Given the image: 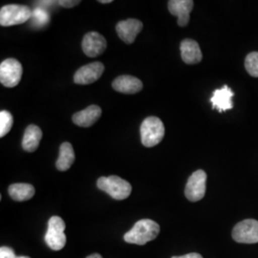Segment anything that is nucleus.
<instances>
[{"label": "nucleus", "mask_w": 258, "mask_h": 258, "mask_svg": "<svg viewBox=\"0 0 258 258\" xmlns=\"http://www.w3.org/2000/svg\"><path fill=\"white\" fill-rule=\"evenodd\" d=\"M32 19H34V24L42 26L44 24L48 23L49 21V15L47 14L46 11L42 9H37L33 11V16Z\"/></svg>", "instance_id": "4be33fe9"}, {"label": "nucleus", "mask_w": 258, "mask_h": 258, "mask_svg": "<svg viewBox=\"0 0 258 258\" xmlns=\"http://www.w3.org/2000/svg\"><path fill=\"white\" fill-rule=\"evenodd\" d=\"M182 59L186 64H196L202 60V52L199 44L194 39H184L181 43Z\"/></svg>", "instance_id": "4468645a"}, {"label": "nucleus", "mask_w": 258, "mask_h": 258, "mask_svg": "<svg viewBox=\"0 0 258 258\" xmlns=\"http://www.w3.org/2000/svg\"><path fill=\"white\" fill-rule=\"evenodd\" d=\"M32 16L33 12L25 5H5L0 10V25L3 27L19 25L32 19Z\"/></svg>", "instance_id": "20e7f679"}, {"label": "nucleus", "mask_w": 258, "mask_h": 258, "mask_svg": "<svg viewBox=\"0 0 258 258\" xmlns=\"http://www.w3.org/2000/svg\"><path fill=\"white\" fill-rule=\"evenodd\" d=\"M14 123V119L12 114L6 110L0 112V137L3 138L6 136L12 129Z\"/></svg>", "instance_id": "aec40b11"}, {"label": "nucleus", "mask_w": 258, "mask_h": 258, "mask_svg": "<svg viewBox=\"0 0 258 258\" xmlns=\"http://www.w3.org/2000/svg\"><path fill=\"white\" fill-rule=\"evenodd\" d=\"M160 233L159 224L150 219H142L127 231L123 238L126 243L136 245H146L148 242L155 239Z\"/></svg>", "instance_id": "f257e3e1"}, {"label": "nucleus", "mask_w": 258, "mask_h": 258, "mask_svg": "<svg viewBox=\"0 0 258 258\" xmlns=\"http://www.w3.org/2000/svg\"><path fill=\"white\" fill-rule=\"evenodd\" d=\"M206 182L207 174L204 170L199 169L194 172L188 178L184 188L186 199L190 202H197L203 199L206 194Z\"/></svg>", "instance_id": "6e6552de"}, {"label": "nucleus", "mask_w": 258, "mask_h": 258, "mask_svg": "<svg viewBox=\"0 0 258 258\" xmlns=\"http://www.w3.org/2000/svg\"><path fill=\"white\" fill-rule=\"evenodd\" d=\"M18 258H30L29 256H19Z\"/></svg>", "instance_id": "cd10ccee"}, {"label": "nucleus", "mask_w": 258, "mask_h": 258, "mask_svg": "<svg viewBox=\"0 0 258 258\" xmlns=\"http://www.w3.org/2000/svg\"><path fill=\"white\" fill-rule=\"evenodd\" d=\"M97 185L101 190L109 194L116 200H124L128 198L132 190V186L127 181L116 175L99 178Z\"/></svg>", "instance_id": "7ed1b4c3"}, {"label": "nucleus", "mask_w": 258, "mask_h": 258, "mask_svg": "<svg viewBox=\"0 0 258 258\" xmlns=\"http://www.w3.org/2000/svg\"><path fill=\"white\" fill-rule=\"evenodd\" d=\"M171 258H203V256L197 252H191V253H187V254L182 255V256H173Z\"/></svg>", "instance_id": "393cba45"}, {"label": "nucleus", "mask_w": 258, "mask_h": 258, "mask_svg": "<svg viewBox=\"0 0 258 258\" xmlns=\"http://www.w3.org/2000/svg\"><path fill=\"white\" fill-rule=\"evenodd\" d=\"M104 71V65L96 61L81 67L74 76V82L77 84H91L97 82Z\"/></svg>", "instance_id": "9d476101"}, {"label": "nucleus", "mask_w": 258, "mask_h": 258, "mask_svg": "<svg viewBox=\"0 0 258 258\" xmlns=\"http://www.w3.org/2000/svg\"><path fill=\"white\" fill-rule=\"evenodd\" d=\"M22 65L16 58H7L0 64V83L13 88L19 84L22 77Z\"/></svg>", "instance_id": "423d86ee"}, {"label": "nucleus", "mask_w": 258, "mask_h": 258, "mask_svg": "<svg viewBox=\"0 0 258 258\" xmlns=\"http://www.w3.org/2000/svg\"><path fill=\"white\" fill-rule=\"evenodd\" d=\"M102 109L98 105H90L86 109L76 113L73 116V122L81 127H90L100 119Z\"/></svg>", "instance_id": "2eb2a0df"}, {"label": "nucleus", "mask_w": 258, "mask_h": 258, "mask_svg": "<svg viewBox=\"0 0 258 258\" xmlns=\"http://www.w3.org/2000/svg\"><path fill=\"white\" fill-rule=\"evenodd\" d=\"M35 187L30 184L18 183L9 186V195L17 202H23L30 200L35 195Z\"/></svg>", "instance_id": "6ab92c4d"}, {"label": "nucleus", "mask_w": 258, "mask_h": 258, "mask_svg": "<svg viewBox=\"0 0 258 258\" xmlns=\"http://www.w3.org/2000/svg\"><path fill=\"white\" fill-rule=\"evenodd\" d=\"M245 68L251 77L258 78V52H251L246 56Z\"/></svg>", "instance_id": "412c9836"}, {"label": "nucleus", "mask_w": 258, "mask_h": 258, "mask_svg": "<svg viewBox=\"0 0 258 258\" xmlns=\"http://www.w3.org/2000/svg\"><path fill=\"white\" fill-rule=\"evenodd\" d=\"M75 162V152L71 144L65 142L59 148V156L55 166L59 171L68 170Z\"/></svg>", "instance_id": "a211bd4d"}, {"label": "nucleus", "mask_w": 258, "mask_h": 258, "mask_svg": "<svg viewBox=\"0 0 258 258\" xmlns=\"http://www.w3.org/2000/svg\"><path fill=\"white\" fill-rule=\"evenodd\" d=\"M86 258H102V256L101 254H99V253H93V254L87 256Z\"/></svg>", "instance_id": "a878e982"}, {"label": "nucleus", "mask_w": 258, "mask_h": 258, "mask_svg": "<svg viewBox=\"0 0 258 258\" xmlns=\"http://www.w3.org/2000/svg\"><path fill=\"white\" fill-rule=\"evenodd\" d=\"M232 238L242 244L258 243L257 220L246 219L236 224L232 230Z\"/></svg>", "instance_id": "0eeeda50"}, {"label": "nucleus", "mask_w": 258, "mask_h": 258, "mask_svg": "<svg viewBox=\"0 0 258 258\" xmlns=\"http://www.w3.org/2000/svg\"><path fill=\"white\" fill-rule=\"evenodd\" d=\"M106 46V39L97 32H90L83 37V52L89 57H97L102 55L105 51Z\"/></svg>", "instance_id": "1a4fd4ad"}, {"label": "nucleus", "mask_w": 258, "mask_h": 258, "mask_svg": "<svg viewBox=\"0 0 258 258\" xmlns=\"http://www.w3.org/2000/svg\"><path fill=\"white\" fill-rule=\"evenodd\" d=\"M165 125L157 117H148L141 124L142 144L147 148L159 145L165 136Z\"/></svg>", "instance_id": "f03ea898"}, {"label": "nucleus", "mask_w": 258, "mask_h": 258, "mask_svg": "<svg viewBox=\"0 0 258 258\" xmlns=\"http://www.w3.org/2000/svg\"><path fill=\"white\" fill-rule=\"evenodd\" d=\"M14 249L9 247H1L0 248V258H18Z\"/></svg>", "instance_id": "5701e85b"}, {"label": "nucleus", "mask_w": 258, "mask_h": 258, "mask_svg": "<svg viewBox=\"0 0 258 258\" xmlns=\"http://www.w3.org/2000/svg\"><path fill=\"white\" fill-rule=\"evenodd\" d=\"M81 3L80 0H58L57 4L64 8H73Z\"/></svg>", "instance_id": "b1692460"}, {"label": "nucleus", "mask_w": 258, "mask_h": 258, "mask_svg": "<svg viewBox=\"0 0 258 258\" xmlns=\"http://www.w3.org/2000/svg\"><path fill=\"white\" fill-rule=\"evenodd\" d=\"M233 96L234 94L231 91V88L227 85L223 86L221 89H216L211 98L212 109H216L220 113L231 109L233 107Z\"/></svg>", "instance_id": "ddd939ff"}, {"label": "nucleus", "mask_w": 258, "mask_h": 258, "mask_svg": "<svg viewBox=\"0 0 258 258\" xmlns=\"http://www.w3.org/2000/svg\"><path fill=\"white\" fill-rule=\"evenodd\" d=\"M42 138V131L37 125L30 124L25 129L22 140V148L27 152H34L37 150L40 140Z\"/></svg>", "instance_id": "f3484780"}, {"label": "nucleus", "mask_w": 258, "mask_h": 258, "mask_svg": "<svg viewBox=\"0 0 258 258\" xmlns=\"http://www.w3.org/2000/svg\"><path fill=\"white\" fill-rule=\"evenodd\" d=\"M192 0H170L168 1V10L172 16L178 18V25L184 27L189 22V14L194 8Z\"/></svg>", "instance_id": "f8f14e48"}, {"label": "nucleus", "mask_w": 258, "mask_h": 258, "mask_svg": "<svg viewBox=\"0 0 258 258\" xmlns=\"http://www.w3.org/2000/svg\"><path fill=\"white\" fill-rule=\"evenodd\" d=\"M99 2H100V3H102V4H105V3H111V2H112V0H100Z\"/></svg>", "instance_id": "bb28decb"}, {"label": "nucleus", "mask_w": 258, "mask_h": 258, "mask_svg": "<svg viewBox=\"0 0 258 258\" xmlns=\"http://www.w3.org/2000/svg\"><path fill=\"white\" fill-rule=\"evenodd\" d=\"M65 223L59 216H52L48 222V230L44 240L48 247L53 250H60L66 245L64 234Z\"/></svg>", "instance_id": "39448f33"}, {"label": "nucleus", "mask_w": 258, "mask_h": 258, "mask_svg": "<svg viewBox=\"0 0 258 258\" xmlns=\"http://www.w3.org/2000/svg\"><path fill=\"white\" fill-rule=\"evenodd\" d=\"M116 30L118 36L123 42L131 44L134 42L140 32L143 30V23L138 19H126L120 21L117 24Z\"/></svg>", "instance_id": "9b49d317"}, {"label": "nucleus", "mask_w": 258, "mask_h": 258, "mask_svg": "<svg viewBox=\"0 0 258 258\" xmlns=\"http://www.w3.org/2000/svg\"><path fill=\"white\" fill-rule=\"evenodd\" d=\"M113 88L123 94H136L143 89V83L132 76H120L112 83Z\"/></svg>", "instance_id": "dca6fc26"}]
</instances>
